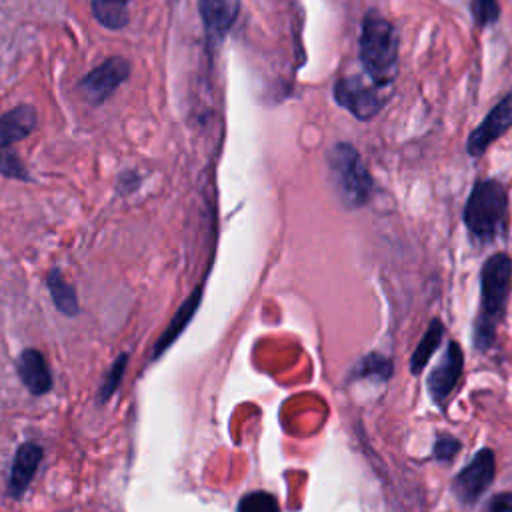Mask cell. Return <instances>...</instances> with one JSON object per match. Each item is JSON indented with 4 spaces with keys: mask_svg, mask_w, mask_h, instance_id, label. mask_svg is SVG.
Listing matches in <instances>:
<instances>
[{
    "mask_svg": "<svg viewBox=\"0 0 512 512\" xmlns=\"http://www.w3.org/2000/svg\"><path fill=\"white\" fill-rule=\"evenodd\" d=\"M512 288V258L506 252L492 254L480 270V308L474 322V344L488 350L494 344L496 328L504 320Z\"/></svg>",
    "mask_w": 512,
    "mask_h": 512,
    "instance_id": "6da1fadb",
    "label": "cell"
},
{
    "mask_svg": "<svg viewBox=\"0 0 512 512\" xmlns=\"http://www.w3.org/2000/svg\"><path fill=\"white\" fill-rule=\"evenodd\" d=\"M360 62L366 76L380 86H390L398 70L396 28L374 10L368 12L362 22Z\"/></svg>",
    "mask_w": 512,
    "mask_h": 512,
    "instance_id": "7a4b0ae2",
    "label": "cell"
},
{
    "mask_svg": "<svg viewBox=\"0 0 512 512\" xmlns=\"http://www.w3.org/2000/svg\"><path fill=\"white\" fill-rule=\"evenodd\" d=\"M508 200L500 182L478 180L464 206V224L478 244L496 240L506 228Z\"/></svg>",
    "mask_w": 512,
    "mask_h": 512,
    "instance_id": "3957f363",
    "label": "cell"
},
{
    "mask_svg": "<svg viewBox=\"0 0 512 512\" xmlns=\"http://www.w3.org/2000/svg\"><path fill=\"white\" fill-rule=\"evenodd\" d=\"M326 160L330 182L340 202L346 208L364 206L372 196L374 184L358 150L348 142H338L330 148Z\"/></svg>",
    "mask_w": 512,
    "mask_h": 512,
    "instance_id": "277c9868",
    "label": "cell"
},
{
    "mask_svg": "<svg viewBox=\"0 0 512 512\" xmlns=\"http://www.w3.org/2000/svg\"><path fill=\"white\" fill-rule=\"evenodd\" d=\"M382 88L386 86L372 82L368 76H344L334 86V98L354 118L366 122L372 120L386 102V98L382 96Z\"/></svg>",
    "mask_w": 512,
    "mask_h": 512,
    "instance_id": "5b68a950",
    "label": "cell"
},
{
    "mask_svg": "<svg viewBox=\"0 0 512 512\" xmlns=\"http://www.w3.org/2000/svg\"><path fill=\"white\" fill-rule=\"evenodd\" d=\"M496 458L490 448H480L472 460L454 476L452 492L462 504H474L492 484Z\"/></svg>",
    "mask_w": 512,
    "mask_h": 512,
    "instance_id": "8992f818",
    "label": "cell"
},
{
    "mask_svg": "<svg viewBox=\"0 0 512 512\" xmlns=\"http://www.w3.org/2000/svg\"><path fill=\"white\" fill-rule=\"evenodd\" d=\"M128 72L130 64L122 56L106 58L80 80V90L90 102L100 104L128 78Z\"/></svg>",
    "mask_w": 512,
    "mask_h": 512,
    "instance_id": "52a82bcc",
    "label": "cell"
},
{
    "mask_svg": "<svg viewBox=\"0 0 512 512\" xmlns=\"http://www.w3.org/2000/svg\"><path fill=\"white\" fill-rule=\"evenodd\" d=\"M512 128V92H508L486 118L470 132L466 150L470 156H482L484 150Z\"/></svg>",
    "mask_w": 512,
    "mask_h": 512,
    "instance_id": "ba28073f",
    "label": "cell"
},
{
    "mask_svg": "<svg viewBox=\"0 0 512 512\" xmlns=\"http://www.w3.org/2000/svg\"><path fill=\"white\" fill-rule=\"evenodd\" d=\"M462 368H464V354L458 342H448L440 362L432 368V372L426 378V388L428 394L432 396V400L436 404H442L452 390L456 388L460 376H462Z\"/></svg>",
    "mask_w": 512,
    "mask_h": 512,
    "instance_id": "9c48e42d",
    "label": "cell"
},
{
    "mask_svg": "<svg viewBox=\"0 0 512 512\" xmlns=\"http://www.w3.org/2000/svg\"><path fill=\"white\" fill-rule=\"evenodd\" d=\"M198 8L208 42L220 44L238 18L240 0H198Z\"/></svg>",
    "mask_w": 512,
    "mask_h": 512,
    "instance_id": "30bf717a",
    "label": "cell"
},
{
    "mask_svg": "<svg viewBox=\"0 0 512 512\" xmlns=\"http://www.w3.org/2000/svg\"><path fill=\"white\" fill-rule=\"evenodd\" d=\"M42 462V448L36 442H24L12 460V468H10V480H8V494L12 498H20L32 478L38 472V466Z\"/></svg>",
    "mask_w": 512,
    "mask_h": 512,
    "instance_id": "8fae6325",
    "label": "cell"
},
{
    "mask_svg": "<svg viewBox=\"0 0 512 512\" xmlns=\"http://www.w3.org/2000/svg\"><path fill=\"white\" fill-rule=\"evenodd\" d=\"M18 376L22 384L36 396L46 394L52 388V374L42 352L26 348L18 358Z\"/></svg>",
    "mask_w": 512,
    "mask_h": 512,
    "instance_id": "7c38bea8",
    "label": "cell"
},
{
    "mask_svg": "<svg viewBox=\"0 0 512 512\" xmlns=\"http://www.w3.org/2000/svg\"><path fill=\"white\" fill-rule=\"evenodd\" d=\"M36 128V110L28 104L16 106L0 116V150L26 138Z\"/></svg>",
    "mask_w": 512,
    "mask_h": 512,
    "instance_id": "4fadbf2b",
    "label": "cell"
},
{
    "mask_svg": "<svg viewBox=\"0 0 512 512\" xmlns=\"http://www.w3.org/2000/svg\"><path fill=\"white\" fill-rule=\"evenodd\" d=\"M200 298H202V288H196L194 294H190V298L178 308V312L174 314L172 322L168 324V328L162 332V336L158 338L156 346H154V352H152V358H158L164 354V350L182 334V330L188 326V322L192 320L194 312L198 310V304H200Z\"/></svg>",
    "mask_w": 512,
    "mask_h": 512,
    "instance_id": "5bb4252c",
    "label": "cell"
},
{
    "mask_svg": "<svg viewBox=\"0 0 512 512\" xmlns=\"http://www.w3.org/2000/svg\"><path fill=\"white\" fill-rule=\"evenodd\" d=\"M442 336H444V324H442L438 318H434V320L428 324L424 336L420 338L418 346H416L414 352H412V358H410V372H412V374H420V372L424 370V366L428 364V360L432 358V354H434L436 348L440 346Z\"/></svg>",
    "mask_w": 512,
    "mask_h": 512,
    "instance_id": "9a60e30c",
    "label": "cell"
},
{
    "mask_svg": "<svg viewBox=\"0 0 512 512\" xmlns=\"http://www.w3.org/2000/svg\"><path fill=\"white\" fill-rule=\"evenodd\" d=\"M46 284H48V290L52 294L56 308L66 316H76L80 310L78 298H76L74 288L62 278V274L58 270H52L46 278Z\"/></svg>",
    "mask_w": 512,
    "mask_h": 512,
    "instance_id": "2e32d148",
    "label": "cell"
},
{
    "mask_svg": "<svg viewBox=\"0 0 512 512\" xmlns=\"http://www.w3.org/2000/svg\"><path fill=\"white\" fill-rule=\"evenodd\" d=\"M92 14L106 28H122L128 22L126 0H92Z\"/></svg>",
    "mask_w": 512,
    "mask_h": 512,
    "instance_id": "e0dca14e",
    "label": "cell"
},
{
    "mask_svg": "<svg viewBox=\"0 0 512 512\" xmlns=\"http://www.w3.org/2000/svg\"><path fill=\"white\" fill-rule=\"evenodd\" d=\"M392 374V360L378 354L370 352L366 354L354 368V376L358 378H376V380H388Z\"/></svg>",
    "mask_w": 512,
    "mask_h": 512,
    "instance_id": "ac0fdd59",
    "label": "cell"
},
{
    "mask_svg": "<svg viewBox=\"0 0 512 512\" xmlns=\"http://www.w3.org/2000/svg\"><path fill=\"white\" fill-rule=\"evenodd\" d=\"M238 512H280V504L270 492L254 490L240 498Z\"/></svg>",
    "mask_w": 512,
    "mask_h": 512,
    "instance_id": "d6986e66",
    "label": "cell"
},
{
    "mask_svg": "<svg viewBox=\"0 0 512 512\" xmlns=\"http://www.w3.org/2000/svg\"><path fill=\"white\" fill-rule=\"evenodd\" d=\"M126 364H128V354H124V352L112 362L110 370L106 372V376H104V380H102L100 392H98V400H100V402H106V400L116 392V388H118V384L122 382V376H124V372H126Z\"/></svg>",
    "mask_w": 512,
    "mask_h": 512,
    "instance_id": "ffe728a7",
    "label": "cell"
},
{
    "mask_svg": "<svg viewBox=\"0 0 512 512\" xmlns=\"http://www.w3.org/2000/svg\"><path fill=\"white\" fill-rule=\"evenodd\" d=\"M470 10H472V16H474L478 26L494 24L498 20V16H500L498 0H472L470 2Z\"/></svg>",
    "mask_w": 512,
    "mask_h": 512,
    "instance_id": "44dd1931",
    "label": "cell"
},
{
    "mask_svg": "<svg viewBox=\"0 0 512 512\" xmlns=\"http://www.w3.org/2000/svg\"><path fill=\"white\" fill-rule=\"evenodd\" d=\"M458 450H460V442L454 436H450V434H442L434 442V458L436 460L448 462V460H452L458 454Z\"/></svg>",
    "mask_w": 512,
    "mask_h": 512,
    "instance_id": "7402d4cb",
    "label": "cell"
},
{
    "mask_svg": "<svg viewBox=\"0 0 512 512\" xmlns=\"http://www.w3.org/2000/svg\"><path fill=\"white\" fill-rule=\"evenodd\" d=\"M0 172L10 176V178H26L22 162L12 152H8L6 148L0 150Z\"/></svg>",
    "mask_w": 512,
    "mask_h": 512,
    "instance_id": "603a6c76",
    "label": "cell"
},
{
    "mask_svg": "<svg viewBox=\"0 0 512 512\" xmlns=\"http://www.w3.org/2000/svg\"><path fill=\"white\" fill-rule=\"evenodd\" d=\"M484 512H512V492L494 494V496L486 502Z\"/></svg>",
    "mask_w": 512,
    "mask_h": 512,
    "instance_id": "cb8c5ba5",
    "label": "cell"
}]
</instances>
